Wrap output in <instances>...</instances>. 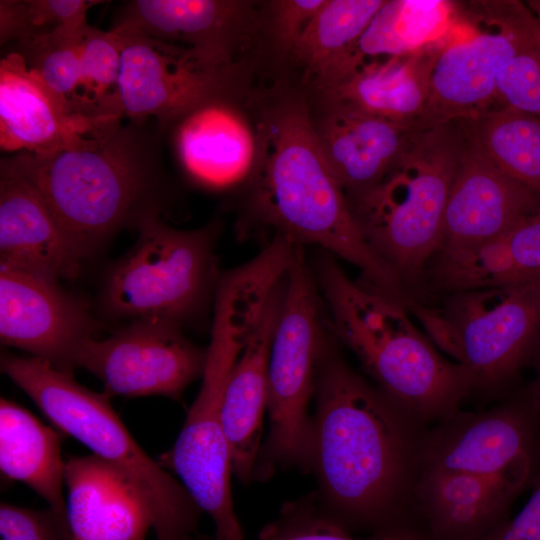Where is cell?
Returning <instances> with one entry per match:
<instances>
[{
  "label": "cell",
  "mask_w": 540,
  "mask_h": 540,
  "mask_svg": "<svg viewBox=\"0 0 540 540\" xmlns=\"http://www.w3.org/2000/svg\"><path fill=\"white\" fill-rule=\"evenodd\" d=\"M313 400L318 513L351 534L418 527L413 496L428 427L351 368L329 337Z\"/></svg>",
  "instance_id": "obj_1"
},
{
  "label": "cell",
  "mask_w": 540,
  "mask_h": 540,
  "mask_svg": "<svg viewBox=\"0 0 540 540\" xmlns=\"http://www.w3.org/2000/svg\"><path fill=\"white\" fill-rule=\"evenodd\" d=\"M256 129L257 157L248 179L255 225L273 238L322 247L360 269L366 284L409 306L413 297L362 236L307 103L282 98L264 112Z\"/></svg>",
  "instance_id": "obj_2"
},
{
  "label": "cell",
  "mask_w": 540,
  "mask_h": 540,
  "mask_svg": "<svg viewBox=\"0 0 540 540\" xmlns=\"http://www.w3.org/2000/svg\"><path fill=\"white\" fill-rule=\"evenodd\" d=\"M163 134L154 120L130 121L89 148L6 158L40 191L84 258L120 229L159 214L166 190Z\"/></svg>",
  "instance_id": "obj_3"
},
{
  "label": "cell",
  "mask_w": 540,
  "mask_h": 540,
  "mask_svg": "<svg viewBox=\"0 0 540 540\" xmlns=\"http://www.w3.org/2000/svg\"><path fill=\"white\" fill-rule=\"evenodd\" d=\"M314 277L337 341L357 357L375 385L430 427L458 412L472 392L465 367L445 359L398 300L348 277L322 254Z\"/></svg>",
  "instance_id": "obj_4"
},
{
  "label": "cell",
  "mask_w": 540,
  "mask_h": 540,
  "mask_svg": "<svg viewBox=\"0 0 540 540\" xmlns=\"http://www.w3.org/2000/svg\"><path fill=\"white\" fill-rule=\"evenodd\" d=\"M0 367L59 430L123 476L145 506L155 540H201V509L182 483L138 445L107 393L91 391L72 373L38 357L4 353Z\"/></svg>",
  "instance_id": "obj_5"
},
{
  "label": "cell",
  "mask_w": 540,
  "mask_h": 540,
  "mask_svg": "<svg viewBox=\"0 0 540 540\" xmlns=\"http://www.w3.org/2000/svg\"><path fill=\"white\" fill-rule=\"evenodd\" d=\"M463 143L462 121L417 130L376 185L347 198L365 241L412 297L442 244L445 209Z\"/></svg>",
  "instance_id": "obj_6"
},
{
  "label": "cell",
  "mask_w": 540,
  "mask_h": 540,
  "mask_svg": "<svg viewBox=\"0 0 540 540\" xmlns=\"http://www.w3.org/2000/svg\"><path fill=\"white\" fill-rule=\"evenodd\" d=\"M316 282L297 246L284 279L280 314L274 331L267 387L269 431L262 442L253 481H267L277 471L310 472L312 415L320 355L327 340Z\"/></svg>",
  "instance_id": "obj_7"
},
{
  "label": "cell",
  "mask_w": 540,
  "mask_h": 540,
  "mask_svg": "<svg viewBox=\"0 0 540 540\" xmlns=\"http://www.w3.org/2000/svg\"><path fill=\"white\" fill-rule=\"evenodd\" d=\"M410 310L485 395L501 393L540 345V279L456 291L438 309L415 302Z\"/></svg>",
  "instance_id": "obj_8"
},
{
  "label": "cell",
  "mask_w": 540,
  "mask_h": 540,
  "mask_svg": "<svg viewBox=\"0 0 540 540\" xmlns=\"http://www.w3.org/2000/svg\"><path fill=\"white\" fill-rule=\"evenodd\" d=\"M200 391L173 446L157 462L177 475L214 522L216 540H245L232 490V457L222 422L225 383L258 318L255 309L219 301Z\"/></svg>",
  "instance_id": "obj_9"
},
{
  "label": "cell",
  "mask_w": 540,
  "mask_h": 540,
  "mask_svg": "<svg viewBox=\"0 0 540 540\" xmlns=\"http://www.w3.org/2000/svg\"><path fill=\"white\" fill-rule=\"evenodd\" d=\"M134 246L107 271L102 303L108 314L181 327L202 309L215 284V223L172 228L159 214L138 225Z\"/></svg>",
  "instance_id": "obj_10"
},
{
  "label": "cell",
  "mask_w": 540,
  "mask_h": 540,
  "mask_svg": "<svg viewBox=\"0 0 540 540\" xmlns=\"http://www.w3.org/2000/svg\"><path fill=\"white\" fill-rule=\"evenodd\" d=\"M538 41L540 21L525 2L457 1V20L434 62L417 129L471 120L499 107L500 73Z\"/></svg>",
  "instance_id": "obj_11"
},
{
  "label": "cell",
  "mask_w": 540,
  "mask_h": 540,
  "mask_svg": "<svg viewBox=\"0 0 540 540\" xmlns=\"http://www.w3.org/2000/svg\"><path fill=\"white\" fill-rule=\"evenodd\" d=\"M119 95L130 121L154 120L164 133L195 108L233 94L234 71L207 66L189 50L122 24Z\"/></svg>",
  "instance_id": "obj_12"
},
{
  "label": "cell",
  "mask_w": 540,
  "mask_h": 540,
  "mask_svg": "<svg viewBox=\"0 0 540 540\" xmlns=\"http://www.w3.org/2000/svg\"><path fill=\"white\" fill-rule=\"evenodd\" d=\"M207 358L208 348L191 342L181 327L133 321L106 339L85 342L76 367L100 379L110 397L159 395L180 400L203 376Z\"/></svg>",
  "instance_id": "obj_13"
},
{
  "label": "cell",
  "mask_w": 540,
  "mask_h": 540,
  "mask_svg": "<svg viewBox=\"0 0 540 540\" xmlns=\"http://www.w3.org/2000/svg\"><path fill=\"white\" fill-rule=\"evenodd\" d=\"M540 412L522 392L482 412L458 411L428 427L422 470L499 475L535 469Z\"/></svg>",
  "instance_id": "obj_14"
},
{
  "label": "cell",
  "mask_w": 540,
  "mask_h": 540,
  "mask_svg": "<svg viewBox=\"0 0 540 540\" xmlns=\"http://www.w3.org/2000/svg\"><path fill=\"white\" fill-rule=\"evenodd\" d=\"M94 322L84 303L58 281L0 264V338L72 373Z\"/></svg>",
  "instance_id": "obj_15"
},
{
  "label": "cell",
  "mask_w": 540,
  "mask_h": 540,
  "mask_svg": "<svg viewBox=\"0 0 540 540\" xmlns=\"http://www.w3.org/2000/svg\"><path fill=\"white\" fill-rule=\"evenodd\" d=\"M536 469L499 475L422 470L413 513L429 540H477L507 520Z\"/></svg>",
  "instance_id": "obj_16"
},
{
  "label": "cell",
  "mask_w": 540,
  "mask_h": 540,
  "mask_svg": "<svg viewBox=\"0 0 540 540\" xmlns=\"http://www.w3.org/2000/svg\"><path fill=\"white\" fill-rule=\"evenodd\" d=\"M462 122L464 143L445 209L439 250L481 244L540 210V200L501 171L470 140Z\"/></svg>",
  "instance_id": "obj_17"
},
{
  "label": "cell",
  "mask_w": 540,
  "mask_h": 540,
  "mask_svg": "<svg viewBox=\"0 0 540 540\" xmlns=\"http://www.w3.org/2000/svg\"><path fill=\"white\" fill-rule=\"evenodd\" d=\"M108 135L73 115L20 54L11 51L1 58L2 150L47 156L92 147Z\"/></svg>",
  "instance_id": "obj_18"
},
{
  "label": "cell",
  "mask_w": 540,
  "mask_h": 540,
  "mask_svg": "<svg viewBox=\"0 0 540 540\" xmlns=\"http://www.w3.org/2000/svg\"><path fill=\"white\" fill-rule=\"evenodd\" d=\"M250 8L235 0H135L125 4L116 24L183 47L212 68L232 71Z\"/></svg>",
  "instance_id": "obj_19"
},
{
  "label": "cell",
  "mask_w": 540,
  "mask_h": 540,
  "mask_svg": "<svg viewBox=\"0 0 540 540\" xmlns=\"http://www.w3.org/2000/svg\"><path fill=\"white\" fill-rule=\"evenodd\" d=\"M81 259L40 191L2 158L0 264L58 281L76 276Z\"/></svg>",
  "instance_id": "obj_20"
},
{
  "label": "cell",
  "mask_w": 540,
  "mask_h": 540,
  "mask_svg": "<svg viewBox=\"0 0 540 540\" xmlns=\"http://www.w3.org/2000/svg\"><path fill=\"white\" fill-rule=\"evenodd\" d=\"M284 279L273 290L251 327L227 377L222 422L230 446L233 473L245 485L253 481L267 411L268 365L281 310Z\"/></svg>",
  "instance_id": "obj_21"
},
{
  "label": "cell",
  "mask_w": 540,
  "mask_h": 540,
  "mask_svg": "<svg viewBox=\"0 0 540 540\" xmlns=\"http://www.w3.org/2000/svg\"><path fill=\"white\" fill-rule=\"evenodd\" d=\"M313 126L346 197L376 185L397 163L418 129L348 105L326 102Z\"/></svg>",
  "instance_id": "obj_22"
},
{
  "label": "cell",
  "mask_w": 540,
  "mask_h": 540,
  "mask_svg": "<svg viewBox=\"0 0 540 540\" xmlns=\"http://www.w3.org/2000/svg\"><path fill=\"white\" fill-rule=\"evenodd\" d=\"M172 128L178 160L197 183L223 189L249 179L257 157V129L232 95L195 108Z\"/></svg>",
  "instance_id": "obj_23"
},
{
  "label": "cell",
  "mask_w": 540,
  "mask_h": 540,
  "mask_svg": "<svg viewBox=\"0 0 540 540\" xmlns=\"http://www.w3.org/2000/svg\"><path fill=\"white\" fill-rule=\"evenodd\" d=\"M71 540H145L151 521L131 485L94 454L65 461Z\"/></svg>",
  "instance_id": "obj_24"
},
{
  "label": "cell",
  "mask_w": 540,
  "mask_h": 540,
  "mask_svg": "<svg viewBox=\"0 0 540 540\" xmlns=\"http://www.w3.org/2000/svg\"><path fill=\"white\" fill-rule=\"evenodd\" d=\"M449 33L413 53L363 63L320 90L326 102L417 129L428 100L431 71Z\"/></svg>",
  "instance_id": "obj_25"
},
{
  "label": "cell",
  "mask_w": 540,
  "mask_h": 540,
  "mask_svg": "<svg viewBox=\"0 0 540 540\" xmlns=\"http://www.w3.org/2000/svg\"><path fill=\"white\" fill-rule=\"evenodd\" d=\"M424 279L447 294L540 279V210L481 244L437 251Z\"/></svg>",
  "instance_id": "obj_26"
},
{
  "label": "cell",
  "mask_w": 540,
  "mask_h": 540,
  "mask_svg": "<svg viewBox=\"0 0 540 540\" xmlns=\"http://www.w3.org/2000/svg\"><path fill=\"white\" fill-rule=\"evenodd\" d=\"M64 467L57 432L22 406L0 400V470L33 489L48 504L67 540H71L64 495Z\"/></svg>",
  "instance_id": "obj_27"
},
{
  "label": "cell",
  "mask_w": 540,
  "mask_h": 540,
  "mask_svg": "<svg viewBox=\"0 0 540 540\" xmlns=\"http://www.w3.org/2000/svg\"><path fill=\"white\" fill-rule=\"evenodd\" d=\"M457 20V1L386 0L329 74L332 84L371 60L413 53L443 37Z\"/></svg>",
  "instance_id": "obj_28"
},
{
  "label": "cell",
  "mask_w": 540,
  "mask_h": 540,
  "mask_svg": "<svg viewBox=\"0 0 540 540\" xmlns=\"http://www.w3.org/2000/svg\"><path fill=\"white\" fill-rule=\"evenodd\" d=\"M463 121L470 140L540 200V116L499 106Z\"/></svg>",
  "instance_id": "obj_29"
},
{
  "label": "cell",
  "mask_w": 540,
  "mask_h": 540,
  "mask_svg": "<svg viewBox=\"0 0 540 540\" xmlns=\"http://www.w3.org/2000/svg\"><path fill=\"white\" fill-rule=\"evenodd\" d=\"M386 0H325L292 53L316 82L346 56Z\"/></svg>",
  "instance_id": "obj_30"
},
{
  "label": "cell",
  "mask_w": 540,
  "mask_h": 540,
  "mask_svg": "<svg viewBox=\"0 0 540 540\" xmlns=\"http://www.w3.org/2000/svg\"><path fill=\"white\" fill-rule=\"evenodd\" d=\"M90 25L60 28L50 34L12 43L27 67L75 116L106 133L87 116L82 101L81 49Z\"/></svg>",
  "instance_id": "obj_31"
},
{
  "label": "cell",
  "mask_w": 540,
  "mask_h": 540,
  "mask_svg": "<svg viewBox=\"0 0 540 540\" xmlns=\"http://www.w3.org/2000/svg\"><path fill=\"white\" fill-rule=\"evenodd\" d=\"M120 66L117 32L89 26L81 49L82 101L86 116L104 130L117 128L124 117L118 86Z\"/></svg>",
  "instance_id": "obj_32"
},
{
  "label": "cell",
  "mask_w": 540,
  "mask_h": 540,
  "mask_svg": "<svg viewBox=\"0 0 540 540\" xmlns=\"http://www.w3.org/2000/svg\"><path fill=\"white\" fill-rule=\"evenodd\" d=\"M91 0H1L0 43H15L60 28L87 24Z\"/></svg>",
  "instance_id": "obj_33"
},
{
  "label": "cell",
  "mask_w": 540,
  "mask_h": 540,
  "mask_svg": "<svg viewBox=\"0 0 540 540\" xmlns=\"http://www.w3.org/2000/svg\"><path fill=\"white\" fill-rule=\"evenodd\" d=\"M259 540H429L418 527L369 535L365 539L330 523L317 511L312 492L286 502L277 518L267 524Z\"/></svg>",
  "instance_id": "obj_34"
},
{
  "label": "cell",
  "mask_w": 540,
  "mask_h": 540,
  "mask_svg": "<svg viewBox=\"0 0 540 540\" xmlns=\"http://www.w3.org/2000/svg\"><path fill=\"white\" fill-rule=\"evenodd\" d=\"M499 106L540 116V41L514 56L497 81Z\"/></svg>",
  "instance_id": "obj_35"
},
{
  "label": "cell",
  "mask_w": 540,
  "mask_h": 540,
  "mask_svg": "<svg viewBox=\"0 0 540 540\" xmlns=\"http://www.w3.org/2000/svg\"><path fill=\"white\" fill-rule=\"evenodd\" d=\"M1 540H67L47 508L32 510L16 505H0Z\"/></svg>",
  "instance_id": "obj_36"
},
{
  "label": "cell",
  "mask_w": 540,
  "mask_h": 540,
  "mask_svg": "<svg viewBox=\"0 0 540 540\" xmlns=\"http://www.w3.org/2000/svg\"><path fill=\"white\" fill-rule=\"evenodd\" d=\"M324 2L325 0H277L270 2L269 26L277 47L290 55Z\"/></svg>",
  "instance_id": "obj_37"
},
{
  "label": "cell",
  "mask_w": 540,
  "mask_h": 540,
  "mask_svg": "<svg viewBox=\"0 0 540 540\" xmlns=\"http://www.w3.org/2000/svg\"><path fill=\"white\" fill-rule=\"evenodd\" d=\"M522 509L477 540H540V461Z\"/></svg>",
  "instance_id": "obj_38"
},
{
  "label": "cell",
  "mask_w": 540,
  "mask_h": 540,
  "mask_svg": "<svg viewBox=\"0 0 540 540\" xmlns=\"http://www.w3.org/2000/svg\"><path fill=\"white\" fill-rule=\"evenodd\" d=\"M534 360L536 368L535 378L531 381L530 384H528L521 390L540 412V345L534 357Z\"/></svg>",
  "instance_id": "obj_39"
},
{
  "label": "cell",
  "mask_w": 540,
  "mask_h": 540,
  "mask_svg": "<svg viewBox=\"0 0 540 540\" xmlns=\"http://www.w3.org/2000/svg\"><path fill=\"white\" fill-rule=\"evenodd\" d=\"M525 4L532 11L535 17L540 21V0H528Z\"/></svg>",
  "instance_id": "obj_40"
}]
</instances>
